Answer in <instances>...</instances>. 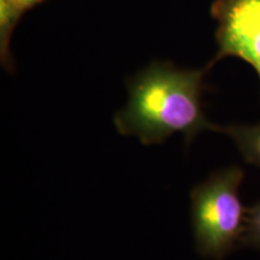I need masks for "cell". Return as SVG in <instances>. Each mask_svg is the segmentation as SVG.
<instances>
[{
  "instance_id": "6da1fadb",
  "label": "cell",
  "mask_w": 260,
  "mask_h": 260,
  "mask_svg": "<svg viewBox=\"0 0 260 260\" xmlns=\"http://www.w3.org/2000/svg\"><path fill=\"white\" fill-rule=\"evenodd\" d=\"M205 69H180L153 61L129 81L126 105L115 115L119 134L144 145L161 144L181 133L187 142L204 130H218L205 116L201 94Z\"/></svg>"
},
{
  "instance_id": "7a4b0ae2",
  "label": "cell",
  "mask_w": 260,
  "mask_h": 260,
  "mask_svg": "<svg viewBox=\"0 0 260 260\" xmlns=\"http://www.w3.org/2000/svg\"><path fill=\"white\" fill-rule=\"evenodd\" d=\"M242 169L232 167L214 172L190 193V218L197 251L220 259L243 239L247 210L239 189Z\"/></svg>"
},
{
  "instance_id": "3957f363",
  "label": "cell",
  "mask_w": 260,
  "mask_h": 260,
  "mask_svg": "<svg viewBox=\"0 0 260 260\" xmlns=\"http://www.w3.org/2000/svg\"><path fill=\"white\" fill-rule=\"evenodd\" d=\"M211 15L218 24V52L209 67L224 57H237L260 79V0H216Z\"/></svg>"
},
{
  "instance_id": "277c9868",
  "label": "cell",
  "mask_w": 260,
  "mask_h": 260,
  "mask_svg": "<svg viewBox=\"0 0 260 260\" xmlns=\"http://www.w3.org/2000/svg\"><path fill=\"white\" fill-rule=\"evenodd\" d=\"M219 132L234 140L240 153L248 164L260 168V123L254 125H230Z\"/></svg>"
},
{
  "instance_id": "5b68a950",
  "label": "cell",
  "mask_w": 260,
  "mask_h": 260,
  "mask_svg": "<svg viewBox=\"0 0 260 260\" xmlns=\"http://www.w3.org/2000/svg\"><path fill=\"white\" fill-rule=\"evenodd\" d=\"M242 243L260 248V201L247 210L246 230Z\"/></svg>"
},
{
  "instance_id": "8992f818",
  "label": "cell",
  "mask_w": 260,
  "mask_h": 260,
  "mask_svg": "<svg viewBox=\"0 0 260 260\" xmlns=\"http://www.w3.org/2000/svg\"><path fill=\"white\" fill-rule=\"evenodd\" d=\"M0 2H4L5 4H8L15 12H17L19 16H22L24 12H27L28 10L34 8V6H37L38 4H40L44 0H0Z\"/></svg>"
}]
</instances>
